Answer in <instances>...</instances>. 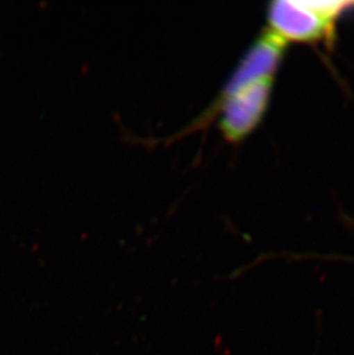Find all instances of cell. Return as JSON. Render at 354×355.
Listing matches in <instances>:
<instances>
[{
  "label": "cell",
  "instance_id": "cell-2",
  "mask_svg": "<svg viewBox=\"0 0 354 355\" xmlns=\"http://www.w3.org/2000/svg\"><path fill=\"white\" fill-rule=\"evenodd\" d=\"M274 76L254 80L231 92L224 111V129L228 137L238 141L257 127L267 111Z\"/></svg>",
  "mask_w": 354,
  "mask_h": 355
},
{
  "label": "cell",
  "instance_id": "cell-1",
  "mask_svg": "<svg viewBox=\"0 0 354 355\" xmlns=\"http://www.w3.org/2000/svg\"><path fill=\"white\" fill-rule=\"evenodd\" d=\"M353 6L354 1L278 0L269 5L268 26L287 43L332 40L335 22Z\"/></svg>",
  "mask_w": 354,
  "mask_h": 355
}]
</instances>
